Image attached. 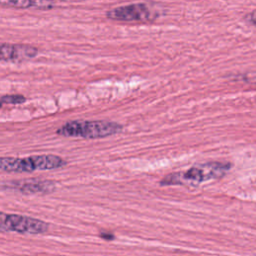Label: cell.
<instances>
[{
    "instance_id": "obj_1",
    "label": "cell",
    "mask_w": 256,
    "mask_h": 256,
    "mask_svg": "<svg viewBox=\"0 0 256 256\" xmlns=\"http://www.w3.org/2000/svg\"><path fill=\"white\" fill-rule=\"evenodd\" d=\"M231 168L229 162H207L190 167L187 170L173 172L166 175L159 184L161 186L169 185H187L198 186L201 183L219 179L223 177Z\"/></svg>"
},
{
    "instance_id": "obj_2",
    "label": "cell",
    "mask_w": 256,
    "mask_h": 256,
    "mask_svg": "<svg viewBox=\"0 0 256 256\" xmlns=\"http://www.w3.org/2000/svg\"><path fill=\"white\" fill-rule=\"evenodd\" d=\"M123 130L117 122L104 120H74L63 124L56 133L65 137L99 139L115 135Z\"/></svg>"
},
{
    "instance_id": "obj_3",
    "label": "cell",
    "mask_w": 256,
    "mask_h": 256,
    "mask_svg": "<svg viewBox=\"0 0 256 256\" xmlns=\"http://www.w3.org/2000/svg\"><path fill=\"white\" fill-rule=\"evenodd\" d=\"M66 165V161L53 154L32 155L29 157H0V170L6 172H33L52 170Z\"/></svg>"
},
{
    "instance_id": "obj_4",
    "label": "cell",
    "mask_w": 256,
    "mask_h": 256,
    "mask_svg": "<svg viewBox=\"0 0 256 256\" xmlns=\"http://www.w3.org/2000/svg\"><path fill=\"white\" fill-rule=\"evenodd\" d=\"M49 224L45 221L19 214L0 212V232L21 234H42L47 232Z\"/></svg>"
},
{
    "instance_id": "obj_5",
    "label": "cell",
    "mask_w": 256,
    "mask_h": 256,
    "mask_svg": "<svg viewBox=\"0 0 256 256\" xmlns=\"http://www.w3.org/2000/svg\"><path fill=\"white\" fill-rule=\"evenodd\" d=\"M106 16L115 21L144 22L156 19L159 14L146 3H135L113 8L106 13Z\"/></svg>"
},
{
    "instance_id": "obj_6",
    "label": "cell",
    "mask_w": 256,
    "mask_h": 256,
    "mask_svg": "<svg viewBox=\"0 0 256 256\" xmlns=\"http://www.w3.org/2000/svg\"><path fill=\"white\" fill-rule=\"evenodd\" d=\"M38 54V49L25 44H0V61H21L34 58Z\"/></svg>"
},
{
    "instance_id": "obj_7",
    "label": "cell",
    "mask_w": 256,
    "mask_h": 256,
    "mask_svg": "<svg viewBox=\"0 0 256 256\" xmlns=\"http://www.w3.org/2000/svg\"><path fill=\"white\" fill-rule=\"evenodd\" d=\"M13 189L19 190L21 193L35 194V193H50L55 189V183L47 180H22L13 181L9 184Z\"/></svg>"
},
{
    "instance_id": "obj_8",
    "label": "cell",
    "mask_w": 256,
    "mask_h": 256,
    "mask_svg": "<svg viewBox=\"0 0 256 256\" xmlns=\"http://www.w3.org/2000/svg\"><path fill=\"white\" fill-rule=\"evenodd\" d=\"M43 1L40 0H0V5L13 7V8H30L42 4Z\"/></svg>"
},
{
    "instance_id": "obj_9",
    "label": "cell",
    "mask_w": 256,
    "mask_h": 256,
    "mask_svg": "<svg viewBox=\"0 0 256 256\" xmlns=\"http://www.w3.org/2000/svg\"><path fill=\"white\" fill-rule=\"evenodd\" d=\"M26 101L23 95H5L0 98L2 104H21Z\"/></svg>"
},
{
    "instance_id": "obj_10",
    "label": "cell",
    "mask_w": 256,
    "mask_h": 256,
    "mask_svg": "<svg viewBox=\"0 0 256 256\" xmlns=\"http://www.w3.org/2000/svg\"><path fill=\"white\" fill-rule=\"evenodd\" d=\"M100 237H102V238H104V239H106V240H112V239L115 238V236H114L112 233H106V232L101 233V234H100Z\"/></svg>"
},
{
    "instance_id": "obj_11",
    "label": "cell",
    "mask_w": 256,
    "mask_h": 256,
    "mask_svg": "<svg viewBox=\"0 0 256 256\" xmlns=\"http://www.w3.org/2000/svg\"><path fill=\"white\" fill-rule=\"evenodd\" d=\"M40 1H43V2H45V1H54V0H40Z\"/></svg>"
}]
</instances>
